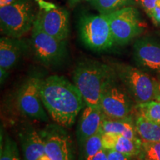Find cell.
<instances>
[{
	"mask_svg": "<svg viewBox=\"0 0 160 160\" xmlns=\"http://www.w3.org/2000/svg\"><path fill=\"white\" fill-rule=\"evenodd\" d=\"M78 31L82 42L92 51H107L116 44L105 15H82L78 22Z\"/></svg>",
	"mask_w": 160,
	"mask_h": 160,
	"instance_id": "obj_4",
	"label": "cell"
},
{
	"mask_svg": "<svg viewBox=\"0 0 160 160\" xmlns=\"http://www.w3.org/2000/svg\"><path fill=\"white\" fill-rule=\"evenodd\" d=\"M8 72L9 71H7V70L0 68V79H1L2 85L5 82L6 79H7V77H8Z\"/></svg>",
	"mask_w": 160,
	"mask_h": 160,
	"instance_id": "obj_29",
	"label": "cell"
},
{
	"mask_svg": "<svg viewBox=\"0 0 160 160\" xmlns=\"http://www.w3.org/2000/svg\"><path fill=\"white\" fill-rule=\"evenodd\" d=\"M31 45L38 61L45 66L58 65L67 55L66 40H59L48 34L36 20L32 28Z\"/></svg>",
	"mask_w": 160,
	"mask_h": 160,
	"instance_id": "obj_7",
	"label": "cell"
},
{
	"mask_svg": "<svg viewBox=\"0 0 160 160\" xmlns=\"http://www.w3.org/2000/svg\"><path fill=\"white\" fill-rule=\"evenodd\" d=\"M108 153V160H133L134 157H130L120 152L113 151V150L106 149Z\"/></svg>",
	"mask_w": 160,
	"mask_h": 160,
	"instance_id": "obj_25",
	"label": "cell"
},
{
	"mask_svg": "<svg viewBox=\"0 0 160 160\" xmlns=\"http://www.w3.org/2000/svg\"><path fill=\"white\" fill-rule=\"evenodd\" d=\"M103 133L121 135L129 139L142 141L136 129L135 122L132 118L128 119H110L105 117L102 124Z\"/></svg>",
	"mask_w": 160,
	"mask_h": 160,
	"instance_id": "obj_17",
	"label": "cell"
},
{
	"mask_svg": "<svg viewBox=\"0 0 160 160\" xmlns=\"http://www.w3.org/2000/svg\"><path fill=\"white\" fill-rule=\"evenodd\" d=\"M35 1L38 3L39 8L41 9L42 11H49L57 8V6L54 5V4L48 2H46L45 0H35Z\"/></svg>",
	"mask_w": 160,
	"mask_h": 160,
	"instance_id": "obj_26",
	"label": "cell"
},
{
	"mask_svg": "<svg viewBox=\"0 0 160 160\" xmlns=\"http://www.w3.org/2000/svg\"><path fill=\"white\" fill-rule=\"evenodd\" d=\"M158 26H160V19H159V24H158Z\"/></svg>",
	"mask_w": 160,
	"mask_h": 160,
	"instance_id": "obj_32",
	"label": "cell"
},
{
	"mask_svg": "<svg viewBox=\"0 0 160 160\" xmlns=\"http://www.w3.org/2000/svg\"><path fill=\"white\" fill-rule=\"evenodd\" d=\"M18 0H0V7L11 5V4L16 2Z\"/></svg>",
	"mask_w": 160,
	"mask_h": 160,
	"instance_id": "obj_30",
	"label": "cell"
},
{
	"mask_svg": "<svg viewBox=\"0 0 160 160\" xmlns=\"http://www.w3.org/2000/svg\"><path fill=\"white\" fill-rule=\"evenodd\" d=\"M137 109L139 115L145 119L160 123V102L153 99L141 104H137Z\"/></svg>",
	"mask_w": 160,
	"mask_h": 160,
	"instance_id": "obj_21",
	"label": "cell"
},
{
	"mask_svg": "<svg viewBox=\"0 0 160 160\" xmlns=\"http://www.w3.org/2000/svg\"><path fill=\"white\" fill-rule=\"evenodd\" d=\"M42 78L32 76L26 79L20 88L17 95L18 108L22 114L32 119L46 122L49 117L40 94Z\"/></svg>",
	"mask_w": 160,
	"mask_h": 160,
	"instance_id": "obj_9",
	"label": "cell"
},
{
	"mask_svg": "<svg viewBox=\"0 0 160 160\" xmlns=\"http://www.w3.org/2000/svg\"><path fill=\"white\" fill-rule=\"evenodd\" d=\"M36 21L41 28L48 34L59 40H66L70 32L69 12L63 8L49 11H40L37 13Z\"/></svg>",
	"mask_w": 160,
	"mask_h": 160,
	"instance_id": "obj_12",
	"label": "cell"
},
{
	"mask_svg": "<svg viewBox=\"0 0 160 160\" xmlns=\"http://www.w3.org/2000/svg\"><path fill=\"white\" fill-rule=\"evenodd\" d=\"M91 160H108V153L105 148H102L96 154Z\"/></svg>",
	"mask_w": 160,
	"mask_h": 160,
	"instance_id": "obj_27",
	"label": "cell"
},
{
	"mask_svg": "<svg viewBox=\"0 0 160 160\" xmlns=\"http://www.w3.org/2000/svg\"><path fill=\"white\" fill-rule=\"evenodd\" d=\"M133 59L139 68L160 77V43L151 37L137 39L133 45Z\"/></svg>",
	"mask_w": 160,
	"mask_h": 160,
	"instance_id": "obj_11",
	"label": "cell"
},
{
	"mask_svg": "<svg viewBox=\"0 0 160 160\" xmlns=\"http://www.w3.org/2000/svg\"><path fill=\"white\" fill-rule=\"evenodd\" d=\"M23 160H41L45 155V142L40 132L28 128L20 133Z\"/></svg>",
	"mask_w": 160,
	"mask_h": 160,
	"instance_id": "obj_15",
	"label": "cell"
},
{
	"mask_svg": "<svg viewBox=\"0 0 160 160\" xmlns=\"http://www.w3.org/2000/svg\"><path fill=\"white\" fill-rule=\"evenodd\" d=\"M154 99L160 102V79L158 80H155Z\"/></svg>",
	"mask_w": 160,
	"mask_h": 160,
	"instance_id": "obj_28",
	"label": "cell"
},
{
	"mask_svg": "<svg viewBox=\"0 0 160 160\" xmlns=\"http://www.w3.org/2000/svg\"><path fill=\"white\" fill-rule=\"evenodd\" d=\"M26 44L20 38L2 37L0 39V68L10 71L25 53Z\"/></svg>",
	"mask_w": 160,
	"mask_h": 160,
	"instance_id": "obj_14",
	"label": "cell"
},
{
	"mask_svg": "<svg viewBox=\"0 0 160 160\" xmlns=\"http://www.w3.org/2000/svg\"><path fill=\"white\" fill-rule=\"evenodd\" d=\"M33 0H18L0 7V28L6 37L21 38L32 30L37 18Z\"/></svg>",
	"mask_w": 160,
	"mask_h": 160,
	"instance_id": "obj_3",
	"label": "cell"
},
{
	"mask_svg": "<svg viewBox=\"0 0 160 160\" xmlns=\"http://www.w3.org/2000/svg\"><path fill=\"white\" fill-rule=\"evenodd\" d=\"M105 117L100 108L85 105L80 116L77 128V138L79 149L90 137L102 131Z\"/></svg>",
	"mask_w": 160,
	"mask_h": 160,
	"instance_id": "obj_13",
	"label": "cell"
},
{
	"mask_svg": "<svg viewBox=\"0 0 160 160\" xmlns=\"http://www.w3.org/2000/svg\"><path fill=\"white\" fill-rule=\"evenodd\" d=\"M135 0H91V3L99 14L108 15L133 5Z\"/></svg>",
	"mask_w": 160,
	"mask_h": 160,
	"instance_id": "obj_19",
	"label": "cell"
},
{
	"mask_svg": "<svg viewBox=\"0 0 160 160\" xmlns=\"http://www.w3.org/2000/svg\"><path fill=\"white\" fill-rule=\"evenodd\" d=\"M105 16L117 45L129 43L142 32L139 13L134 7L128 6Z\"/></svg>",
	"mask_w": 160,
	"mask_h": 160,
	"instance_id": "obj_8",
	"label": "cell"
},
{
	"mask_svg": "<svg viewBox=\"0 0 160 160\" xmlns=\"http://www.w3.org/2000/svg\"><path fill=\"white\" fill-rule=\"evenodd\" d=\"M102 135L103 132L101 131L85 142L80 148L82 160H91L98 152L104 148Z\"/></svg>",
	"mask_w": 160,
	"mask_h": 160,
	"instance_id": "obj_20",
	"label": "cell"
},
{
	"mask_svg": "<svg viewBox=\"0 0 160 160\" xmlns=\"http://www.w3.org/2000/svg\"><path fill=\"white\" fill-rule=\"evenodd\" d=\"M139 156L142 160H160V142H142V150Z\"/></svg>",
	"mask_w": 160,
	"mask_h": 160,
	"instance_id": "obj_23",
	"label": "cell"
},
{
	"mask_svg": "<svg viewBox=\"0 0 160 160\" xmlns=\"http://www.w3.org/2000/svg\"><path fill=\"white\" fill-rule=\"evenodd\" d=\"M80 1H81V0H68V5L70 7L73 8L75 7Z\"/></svg>",
	"mask_w": 160,
	"mask_h": 160,
	"instance_id": "obj_31",
	"label": "cell"
},
{
	"mask_svg": "<svg viewBox=\"0 0 160 160\" xmlns=\"http://www.w3.org/2000/svg\"><path fill=\"white\" fill-rule=\"evenodd\" d=\"M132 98L116 76L104 90L99 107L105 117L110 119H128L133 109Z\"/></svg>",
	"mask_w": 160,
	"mask_h": 160,
	"instance_id": "obj_6",
	"label": "cell"
},
{
	"mask_svg": "<svg viewBox=\"0 0 160 160\" xmlns=\"http://www.w3.org/2000/svg\"><path fill=\"white\" fill-rule=\"evenodd\" d=\"M40 94L50 117L62 127L71 128L85 106L76 85L62 76L52 75L42 79Z\"/></svg>",
	"mask_w": 160,
	"mask_h": 160,
	"instance_id": "obj_1",
	"label": "cell"
},
{
	"mask_svg": "<svg viewBox=\"0 0 160 160\" xmlns=\"http://www.w3.org/2000/svg\"><path fill=\"white\" fill-rule=\"evenodd\" d=\"M116 76L114 68L99 61L79 62L73 74V84L82 96L85 105L100 108V99L107 84Z\"/></svg>",
	"mask_w": 160,
	"mask_h": 160,
	"instance_id": "obj_2",
	"label": "cell"
},
{
	"mask_svg": "<svg viewBox=\"0 0 160 160\" xmlns=\"http://www.w3.org/2000/svg\"><path fill=\"white\" fill-rule=\"evenodd\" d=\"M135 126L142 142H160V123L139 115L135 120Z\"/></svg>",
	"mask_w": 160,
	"mask_h": 160,
	"instance_id": "obj_18",
	"label": "cell"
},
{
	"mask_svg": "<svg viewBox=\"0 0 160 160\" xmlns=\"http://www.w3.org/2000/svg\"><path fill=\"white\" fill-rule=\"evenodd\" d=\"M139 1L142 8L149 17L155 8L160 5V0H139Z\"/></svg>",
	"mask_w": 160,
	"mask_h": 160,
	"instance_id": "obj_24",
	"label": "cell"
},
{
	"mask_svg": "<svg viewBox=\"0 0 160 160\" xmlns=\"http://www.w3.org/2000/svg\"><path fill=\"white\" fill-rule=\"evenodd\" d=\"M0 160H22L17 142L8 135L5 136L3 142L1 141Z\"/></svg>",
	"mask_w": 160,
	"mask_h": 160,
	"instance_id": "obj_22",
	"label": "cell"
},
{
	"mask_svg": "<svg viewBox=\"0 0 160 160\" xmlns=\"http://www.w3.org/2000/svg\"><path fill=\"white\" fill-rule=\"evenodd\" d=\"M117 78L137 104L154 99L155 80L143 70L125 65H114Z\"/></svg>",
	"mask_w": 160,
	"mask_h": 160,
	"instance_id": "obj_5",
	"label": "cell"
},
{
	"mask_svg": "<svg viewBox=\"0 0 160 160\" xmlns=\"http://www.w3.org/2000/svg\"><path fill=\"white\" fill-rule=\"evenodd\" d=\"M102 142L104 148L113 150L130 157H138L141 153L142 141L121 135L103 133Z\"/></svg>",
	"mask_w": 160,
	"mask_h": 160,
	"instance_id": "obj_16",
	"label": "cell"
},
{
	"mask_svg": "<svg viewBox=\"0 0 160 160\" xmlns=\"http://www.w3.org/2000/svg\"><path fill=\"white\" fill-rule=\"evenodd\" d=\"M62 127L48 125L40 132L45 142V156L49 160H75L73 142Z\"/></svg>",
	"mask_w": 160,
	"mask_h": 160,
	"instance_id": "obj_10",
	"label": "cell"
}]
</instances>
